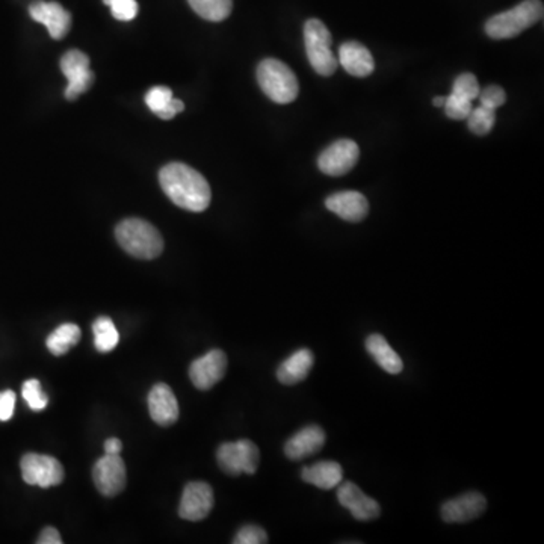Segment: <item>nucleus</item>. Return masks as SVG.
I'll return each mask as SVG.
<instances>
[{
  "instance_id": "nucleus-6",
  "label": "nucleus",
  "mask_w": 544,
  "mask_h": 544,
  "mask_svg": "<svg viewBox=\"0 0 544 544\" xmlns=\"http://www.w3.org/2000/svg\"><path fill=\"white\" fill-rule=\"evenodd\" d=\"M216 460L222 472L231 476L254 475L260 463V450L251 440L229 441L218 448Z\"/></svg>"
},
{
  "instance_id": "nucleus-27",
  "label": "nucleus",
  "mask_w": 544,
  "mask_h": 544,
  "mask_svg": "<svg viewBox=\"0 0 544 544\" xmlns=\"http://www.w3.org/2000/svg\"><path fill=\"white\" fill-rule=\"evenodd\" d=\"M467 120V127L475 135L484 136L490 133L496 122V109L485 108L479 104L478 108L472 109Z\"/></svg>"
},
{
  "instance_id": "nucleus-2",
  "label": "nucleus",
  "mask_w": 544,
  "mask_h": 544,
  "mask_svg": "<svg viewBox=\"0 0 544 544\" xmlns=\"http://www.w3.org/2000/svg\"><path fill=\"white\" fill-rule=\"evenodd\" d=\"M115 238L126 253L142 260H151L164 251V240L155 225L140 220L129 218L117 225Z\"/></svg>"
},
{
  "instance_id": "nucleus-3",
  "label": "nucleus",
  "mask_w": 544,
  "mask_h": 544,
  "mask_svg": "<svg viewBox=\"0 0 544 544\" xmlns=\"http://www.w3.org/2000/svg\"><path fill=\"white\" fill-rule=\"evenodd\" d=\"M543 4L539 0H523L512 10L493 15L485 23V33L493 40L514 38L543 19Z\"/></svg>"
},
{
  "instance_id": "nucleus-23",
  "label": "nucleus",
  "mask_w": 544,
  "mask_h": 544,
  "mask_svg": "<svg viewBox=\"0 0 544 544\" xmlns=\"http://www.w3.org/2000/svg\"><path fill=\"white\" fill-rule=\"evenodd\" d=\"M146 104L151 113L162 118L171 120L177 113H184L185 104L182 100L174 99L173 91L168 86H153L146 95Z\"/></svg>"
},
{
  "instance_id": "nucleus-14",
  "label": "nucleus",
  "mask_w": 544,
  "mask_h": 544,
  "mask_svg": "<svg viewBox=\"0 0 544 544\" xmlns=\"http://www.w3.org/2000/svg\"><path fill=\"white\" fill-rule=\"evenodd\" d=\"M338 501L343 508L351 512L352 517L360 521H374L381 514V508L376 499L367 496L354 483H340L338 485Z\"/></svg>"
},
{
  "instance_id": "nucleus-33",
  "label": "nucleus",
  "mask_w": 544,
  "mask_h": 544,
  "mask_svg": "<svg viewBox=\"0 0 544 544\" xmlns=\"http://www.w3.org/2000/svg\"><path fill=\"white\" fill-rule=\"evenodd\" d=\"M235 544H265L267 543V535L260 526L247 525L242 526L238 534H236Z\"/></svg>"
},
{
  "instance_id": "nucleus-31",
  "label": "nucleus",
  "mask_w": 544,
  "mask_h": 544,
  "mask_svg": "<svg viewBox=\"0 0 544 544\" xmlns=\"http://www.w3.org/2000/svg\"><path fill=\"white\" fill-rule=\"evenodd\" d=\"M104 2L111 8L113 19L120 22H131L135 19L140 10L136 0H104Z\"/></svg>"
},
{
  "instance_id": "nucleus-16",
  "label": "nucleus",
  "mask_w": 544,
  "mask_h": 544,
  "mask_svg": "<svg viewBox=\"0 0 544 544\" xmlns=\"http://www.w3.org/2000/svg\"><path fill=\"white\" fill-rule=\"evenodd\" d=\"M149 410L151 419L160 427H169L177 422L180 414L177 398L168 385L159 383L153 385L149 394Z\"/></svg>"
},
{
  "instance_id": "nucleus-28",
  "label": "nucleus",
  "mask_w": 544,
  "mask_h": 544,
  "mask_svg": "<svg viewBox=\"0 0 544 544\" xmlns=\"http://www.w3.org/2000/svg\"><path fill=\"white\" fill-rule=\"evenodd\" d=\"M22 394H23L24 401L28 403L29 407L33 412H41V410L48 407L49 396L42 392L41 383L35 380V378L24 381Z\"/></svg>"
},
{
  "instance_id": "nucleus-32",
  "label": "nucleus",
  "mask_w": 544,
  "mask_h": 544,
  "mask_svg": "<svg viewBox=\"0 0 544 544\" xmlns=\"http://www.w3.org/2000/svg\"><path fill=\"white\" fill-rule=\"evenodd\" d=\"M479 104L485 108L497 109L501 108L507 102V95L501 86L497 85H490L487 88L479 91Z\"/></svg>"
},
{
  "instance_id": "nucleus-11",
  "label": "nucleus",
  "mask_w": 544,
  "mask_h": 544,
  "mask_svg": "<svg viewBox=\"0 0 544 544\" xmlns=\"http://www.w3.org/2000/svg\"><path fill=\"white\" fill-rule=\"evenodd\" d=\"M215 503L213 490L207 483L195 481L189 483L185 487L184 494L180 499L178 516L189 521H200L211 514Z\"/></svg>"
},
{
  "instance_id": "nucleus-8",
  "label": "nucleus",
  "mask_w": 544,
  "mask_h": 544,
  "mask_svg": "<svg viewBox=\"0 0 544 544\" xmlns=\"http://www.w3.org/2000/svg\"><path fill=\"white\" fill-rule=\"evenodd\" d=\"M61 70L68 80L66 99L70 102L86 93L95 82V71L89 68V58L80 50H68L61 58Z\"/></svg>"
},
{
  "instance_id": "nucleus-22",
  "label": "nucleus",
  "mask_w": 544,
  "mask_h": 544,
  "mask_svg": "<svg viewBox=\"0 0 544 544\" xmlns=\"http://www.w3.org/2000/svg\"><path fill=\"white\" fill-rule=\"evenodd\" d=\"M367 349L371 354L372 358L376 360V365L385 369L387 374L396 376L401 374L403 369V363L398 352L390 347L389 342L385 340V336L381 334H371L367 339Z\"/></svg>"
},
{
  "instance_id": "nucleus-30",
  "label": "nucleus",
  "mask_w": 544,
  "mask_h": 544,
  "mask_svg": "<svg viewBox=\"0 0 544 544\" xmlns=\"http://www.w3.org/2000/svg\"><path fill=\"white\" fill-rule=\"evenodd\" d=\"M443 108H445L446 115L452 118V120H466L469 117L470 111L474 109L470 100L460 97V95H452V93L446 97Z\"/></svg>"
},
{
  "instance_id": "nucleus-5",
  "label": "nucleus",
  "mask_w": 544,
  "mask_h": 544,
  "mask_svg": "<svg viewBox=\"0 0 544 544\" xmlns=\"http://www.w3.org/2000/svg\"><path fill=\"white\" fill-rule=\"evenodd\" d=\"M305 53L310 66L321 76H331L339 67L338 58L331 50L333 38L321 20L312 19L304 24Z\"/></svg>"
},
{
  "instance_id": "nucleus-20",
  "label": "nucleus",
  "mask_w": 544,
  "mask_h": 544,
  "mask_svg": "<svg viewBox=\"0 0 544 544\" xmlns=\"http://www.w3.org/2000/svg\"><path fill=\"white\" fill-rule=\"evenodd\" d=\"M313 352L303 348L283 361L277 369V378L282 385H294L304 381L313 367Z\"/></svg>"
},
{
  "instance_id": "nucleus-36",
  "label": "nucleus",
  "mask_w": 544,
  "mask_h": 544,
  "mask_svg": "<svg viewBox=\"0 0 544 544\" xmlns=\"http://www.w3.org/2000/svg\"><path fill=\"white\" fill-rule=\"evenodd\" d=\"M122 449V440H118V439H108V440L104 441V454H115V456H120V452Z\"/></svg>"
},
{
  "instance_id": "nucleus-25",
  "label": "nucleus",
  "mask_w": 544,
  "mask_h": 544,
  "mask_svg": "<svg viewBox=\"0 0 544 544\" xmlns=\"http://www.w3.org/2000/svg\"><path fill=\"white\" fill-rule=\"evenodd\" d=\"M189 5L202 19L222 22L231 15L233 0H188Z\"/></svg>"
},
{
  "instance_id": "nucleus-1",
  "label": "nucleus",
  "mask_w": 544,
  "mask_h": 544,
  "mask_svg": "<svg viewBox=\"0 0 544 544\" xmlns=\"http://www.w3.org/2000/svg\"><path fill=\"white\" fill-rule=\"evenodd\" d=\"M160 188L167 197L185 211H206L212 200L211 186L197 169L182 162L165 165L159 171Z\"/></svg>"
},
{
  "instance_id": "nucleus-12",
  "label": "nucleus",
  "mask_w": 544,
  "mask_h": 544,
  "mask_svg": "<svg viewBox=\"0 0 544 544\" xmlns=\"http://www.w3.org/2000/svg\"><path fill=\"white\" fill-rule=\"evenodd\" d=\"M227 372V356L221 349H212L189 367V378L198 390H209L224 378Z\"/></svg>"
},
{
  "instance_id": "nucleus-21",
  "label": "nucleus",
  "mask_w": 544,
  "mask_h": 544,
  "mask_svg": "<svg viewBox=\"0 0 544 544\" xmlns=\"http://www.w3.org/2000/svg\"><path fill=\"white\" fill-rule=\"evenodd\" d=\"M301 478L321 490H333L343 481L342 466L336 461H320L312 466H305L301 470Z\"/></svg>"
},
{
  "instance_id": "nucleus-29",
  "label": "nucleus",
  "mask_w": 544,
  "mask_h": 544,
  "mask_svg": "<svg viewBox=\"0 0 544 544\" xmlns=\"http://www.w3.org/2000/svg\"><path fill=\"white\" fill-rule=\"evenodd\" d=\"M479 91L481 88H479L478 79L472 73H463L458 76L452 86V95H460L470 102L478 99Z\"/></svg>"
},
{
  "instance_id": "nucleus-10",
  "label": "nucleus",
  "mask_w": 544,
  "mask_h": 544,
  "mask_svg": "<svg viewBox=\"0 0 544 544\" xmlns=\"http://www.w3.org/2000/svg\"><path fill=\"white\" fill-rule=\"evenodd\" d=\"M360 149L352 140H339L321 153L318 167L327 176L339 177L356 167Z\"/></svg>"
},
{
  "instance_id": "nucleus-26",
  "label": "nucleus",
  "mask_w": 544,
  "mask_h": 544,
  "mask_svg": "<svg viewBox=\"0 0 544 544\" xmlns=\"http://www.w3.org/2000/svg\"><path fill=\"white\" fill-rule=\"evenodd\" d=\"M93 333H95V345L97 351L111 352L117 348L120 342V333L117 327L113 324L111 318L100 316L93 324Z\"/></svg>"
},
{
  "instance_id": "nucleus-9",
  "label": "nucleus",
  "mask_w": 544,
  "mask_h": 544,
  "mask_svg": "<svg viewBox=\"0 0 544 544\" xmlns=\"http://www.w3.org/2000/svg\"><path fill=\"white\" fill-rule=\"evenodd\" d=\"M95 487L104 496H117L126 487V465L122 457L104 454L93 469Z\"/></svg>"
},
{
  "instance_id": "nucleus-15",
  "label": "nucleus",
  "mask_w": 544,
  "mask_h": 544,
  "mask_svg": "<svg viewBox=\"0 0 544 544\" xmlns=\"http://www.w3.org/2000/svg\"><path fill=\"white\" fill-rule=\"evenodd\" d=\"M29 14L35 22L48 28L53 40H61L70 31L71 14L58 2H35L29 8Z\"/></svg>"
},
{
  "instance_id": "nucleus-37",
  "label": "nucleus",
  "mask_w": 544,
  "mask_h": 544,
  "mask_svg": "<svg viewBox=\"0 0 544 544\" xmlns=\"http://www.w3.org/2000/svg\"><path fill=\"white\" fill-rule=\"evenodd\" d=\"M445 100L446 97H434V100H432V104H434V106H437V108H443V104H445Z\"/></svg>"
},
{
  "instance_id": "nucleus-19",
  "label": "nucleus",
  "mask_w": 544,
  "mask_h": 544,
  "mask_svg": "<svg viewBox=\"0 0 544 544\" xmlns=\"http://www.w3.org/2000/svg\"><path fill=\"white\" fill-rule=\"evenodd\" d=\"M339 66L356 77H367L376 70V61L371 52L357 41L343 42L339 48Z\"/></svg>"
},
{
  "instance_id": "nucleus-7",
  "label": "nucleus",
  "mask_w": 544,
  "mask_h": 544,
  "mask_svg": "<svg viewBox=\"0 0 544 544\" xmlns=\"http://www.w3.org/2000/svg\"><path fill=\"white\" fill-rule=\"evenodd\" d=\"M20 469L23 481L29 485L40 488H50L64 481L66 472L64 466L50 456L41 454H26L20 461Z\"/></svg>"
},
{
  "instance_id": "nucleus-13",
  "label": "nucleus",
  "mask_w": 544,
  "mask_h": 544,
  "mask_svg": "<svg viewBox=\"0 0 544 544\" xmlns=\"http://www.w3.org/2000/svg\"><path fill=\"white\" fill-rule=\"evenodd\" d=\"M487 510V499L478 492H469L450 499L441 507V519L446 523H466L483 516Z\"/></svg>"
},
{
  "instance_id": "nucleus-18",
  "label": "nucleus",
  "mask_w": 544,
  "mask_h": 544,
  "mask_svg": "<svg viewBox=\"0 0 544 544\" xmlns=\"http://www.w3.org/2000/svg\"><path fill=\"white\" fill-rule=\"evenodd\" d=\"M325 445V432L318 425H309L286 441L285 454L289 460H304L307 457L314 456Z\"/></svg>"
},
{
  "instance_id": "nucleus-4",
  "label": "nucleus",
  "mask_w": 544,
  "mask_h": 544,
  "mask_svg": "<svg viewBox=\"0 0 544 544\" xmlns=\"http://www.w3.org/2000/svg\"><path fill=\"white\" fill-rule=\"evenodd\" d=\"M258 82L267 99L278 104H292L300 93V85L294 71L285 62L272 58L258 64Z\"/></svg>"
},
{
  "instance_id": "nucleus-35",
  "label": "nucleus",
  "mask_w": 544,
  "mask_h": 544,
  "mask_svg": "<svg viewBox=\"0 0 544 544\" xmlns=\"http://www.w3.org/2000/svg\"><path fill=\"white\" fill-rule=\"evenodd\" d=\"M38 544H62V537L53 526L42 530L37 539Z\"/></svg>"
},
{
  "instance_id": "nucleus-17",
  "label": "nucleus",
  "mask_w": 544,
  "mask_h": 544,
  "mask_svg": "<svg viewBox=\"0 0 544 544\" xmlns=\"http://www.w3.org/2000/svg\"><path fill=\"white\" fill-rule=\"evenodd\" d=\"M325 207L348 222H360L369 212L367 197L357 191H342L330 195L325 200Z\"/></svg>"
},
{
  "instance_id": "nucleus-34",
  "label": "nucleus",
  "mask_w": 544,
  "mask_h": 544,
  "mask_svg": "<svg viewBox=\"0 0 544 544\" xmlns=\"http://www.w3.org/2000/svg\"><path fill=\"white\" fill-rule=\"evenodd\" d=\"M15 394L13 390L0 392V422H8L14 416Z\"/></svg>"
},
{
  "instance_id": "nucleus-24",
  "label": "nucleus",
  "mask_w": 544,
  "mask_h": 544,
  "mask_svg": "<svg viewBox=\"0 0 544 544\" xmlns=\"http://www.w3.org/2000/svg\"><path fill=\"white\" fill-rule=\"evenodd\" d=\"M80 338H82V331L79 327L68 322V324H62L53 333H50L46 340V345L53 356H64L70 351L71 348L79 343Z\"/></svg>"
}]
</instances>
